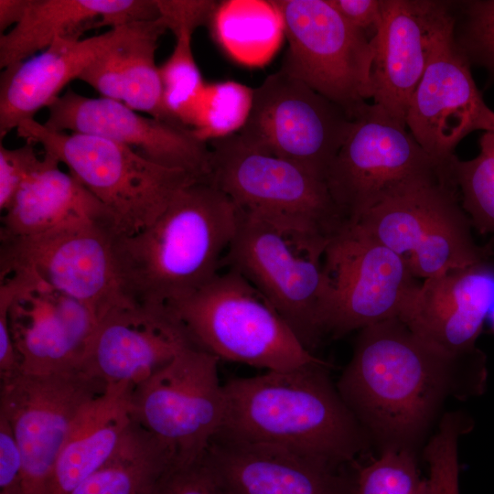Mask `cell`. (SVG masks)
<instances>
[{
  "instance_id": "obj_41",
  "label": "cell",
  "mask_w": 494,
  "mask_h": 494,
  "mask_svg": "<svg viewBox=\"0 0 494 494\" xmlns=\"http://www.w3.org/2000/svg\"><path fill=\"white\" fill-rule=\"evenodd\" d=\"M29 0H0V32L15 27L24 17Z\"/></svg>"
},
{
  "instance_id": "obj_13",
  "label": "cell",
  "mask_w": 494,
  "mask_h": 494,
  "mask_svg": "<svg viewBox=\"0 0 494 494\" xmlns=\"http://www.w3.org/2000/svg\"><path fill=\"white\" fill-rule=\"evenodd\" d=\"M351 122L344 109L281 69L252 89L251 112L238 134L325 179Z\"/></svg>"
},
{
  "instance_id": "obj_24",
  "label": "cell",
  "mask_w": 494,
  "mask_h": 494,
  "mask_svg": "<svg viewBox=\"0 0 494 494\" xmlns=\"http://www.w3.org/2000/svg\"><path fill=\"white\" fill-rule=\"evenodd\" d=\"M157 0H29L24 17L0 35V67L25 60L56 38L158 19Z\"/></svg>"
},
{
  "instance_id": "obj_28",
  "label": "cell",
  "mask_w": 494,
  "mask_h": 494,
  "mask_svg": "<svg viewBox=\"0 0 494 494\" xmlns=\"http://www.w3.org/2000/svg\"><path fill=\"white\" fill-rule=\"evenodd\" d=\"M166 30L160 18L137 22L124 40L123 102L136 112L177 123L169 116L164 107L163 85L159 67L155 61L157 42Z\"/></svg>"
},
{
  "instance_id": "obj_6",
  "label": "cell",
  "mask_w": 494,
  "mask_h": 494,
  "mask_svg": "<svg viewBox=\"0 0 494 494\" xmlns=\"http://www.w3.org/2000/svg\"><path fill=\"white\" fill-rule=\"evenodd\" d=\"M16 130L18 137L40 145L44 153L68 167L110 212L116 234L130 235L146 228L180 188L198 180L101 136L51 130L35 119Z\"/></svg>"
},
{
  "instance_id": "obj_25",
  "label": "cell",
  "mask_w": 494,
  "mask_h": 494,
  "mask_svg": "<svg viewBox=\"0 0 494 494\" xmlns=\"http://www.w3.org/2000/svg\"><path fill=\"white\" fill-rule=\"evenodd\" d=\"M83 220L109 221L114 227L105 207L45 153L39 166L4 211L0 241L35 236Z\"/></svg>"
},
{
  "instance_id": "obj_18",
  "label": "cell",
  "mask_w": 494,
  "mask_h": 494,
  "mask_svg": "<svg viewBox=\"0 0 494 494\" xmlns=\"http://www.w3.org/2000/svg\"><path fill=\"white\" fill-rule=\"evenodd\" d=\"M47 109L43 124L51 130L101 136L161 166L184 171L198 180L208 177L209 143L181 124L144 116L124 102L82 96L71 89Z\"/></svg>"
},
{
  "instance_id": "obj_34",
  "label": "cell",
  "mask_w": 494,
  "mask_h": 494,
  "mask_svg": "<svg viewBox=\"0 0 494 494\" xmlns=\"http://www.w3.org/2000/svg\"><path fill=\"white\" fill-rule=\"evenodd\" d=\"M461 434L452 426L439 428L424 449L428 465L429 494H460L458 442Z\"/></svg>"
},
{
  "instance_id": "obj_4",
  "label": "cell",
  "mask_w": 494,
  "mask_h": 494,
  "mask_svg": "<svg viewBox=\"0 0 494 494\" xmlns=\"http://www.w3.org/2000/svg\"><path fill=\"white\" fill-rule=\"evenodd\" d=\"M207 181L242 212L328 246L348 224L325 179L266 152L238 133L208 142Z\"/></svg>"
},
{
  "instance_id": "obj_42",
  "label": "cell",
  "mask_w": 494,
  "mask_h": 494,
  "mask_svg": "<svg viewBox=\"0 0 494 494\" xmlns=\"http://www.w3.org/2000/svg\"><path fill=\"white\" fill-rule=\"evenodd\" d=\"M490 318H491V323H492V326H493V328H494V306L490 312V315H489Z\"/></svg>"
},
{
  "instance_id": "obj_31",
  "label": "cell",
  "mask_w": 494,
  "mask_h": 494,
  "mask_svg": "<svg viewBox=\"0 0 494 494\" xmlns=\"http://www.w3.org/2000/svg\"><path fill=\"white\" fill-rule=\"evenodd\" d=\"M252 103V89L237 81L206 83L190 129L209 142L238 133L246 123Z\"/></svg>"
},
{
  "instance_id": "obj_15",
  "label": "cell",
  "mask_w": 494,
  "mask_h": 494,
  "mask_svg": "<svg viewBox=\"0 0 494 494\" xmlns=\"http://www.w3.org/2000/svg\"><path fill=\"white\" fill-rule=\"evenodd\" d=\"M113 223L83 220L35 236L1 242L0 273L24 269L88 306L99 319L128 301L113 259Z\"/></svg>"
},
{
  "instance_id": "obj_10",
  "label": "cell",
  "mask_w": 494,
  "mask_h": 494,
  "mask_svg": "<svg viewBox=\"0 0 494 494\" xmlns=\"http://www.w3.org/2000/svg\"><path fill=\"white\" fill-rule=\"evenodd\" d=\"M219 361L190 341L132 391L133 420L168 446L174 463L199 460L220 430L225 397Z\"/></svg>"
},
{
  "instance_id": "obj_29",
  "label": "cell",
  "mask_w": 494,
  "mask_h": 494,
  "mask_svg": "<svg viewBox=\"0 0 494 494\" xmlns=\"http://www.w3.org/2000/svg\"><path fill=\"white\" fill-rule=\"evenodd\" d=\"M478 144L475 158L455 156L450 168L472 226L486 234L494 232V129L483 132Z\"/></svg>"
},
{
  "instance_id": "obj_27",
  "label": "cell",
  "mask_w": 494,
  "mask_h": 494,
  "mask_svg": "<svg viewBox=\"0 0 494 494\" xmlns=\"http://www.w3.org/2000/svg\"><path fill=\"white\" fill-rule=\"evenodd\" d=\"M173 462L168 446L133 420L112 456L69 494H153Z\"/></svg>"
},
{
  "instance_id": "obj_32",
  "label": "cell",
  "mask_w": 494,
  "mask_h": 494,
  "mask_svg": "<svg viewBox=\"0 0 494 494\" xmlns=\"http://www.w3.org/2000/svg\"><path fill=\"white\" fill-rule=\"evenodd\" d=\"M355 479L357 494H429L416 453L407 449L381 451L378 458L358 468Z\"/></svg>"
},
{
  "instance_id": "obj_36",
  "label": "cell",
  "mask_w": 494,
  "mask_h": 494,
  "mask_svg": "<svg viewBox=\"0 0 494 494\" xmlns=\"http://www.w3.org/2000/svg\"><path fill=\"white\" fill-rule=\"evenodd\" d=\"M134 24H133L132 29ZM128 35L96 58L79 77V80L93 87L103 98L121 102H124V50L122 45Z\"/></svg>"
},
{
  "instance_id": "obj_20",
  "label": "cell",
  "mask_w": 494,
  "mask_h": 494,
  "mask_svg": "<svg viewBox=\"0 0 494 494\" xmlns=\"http://www.w3.org/2000/svg\"><path fill=\"white\" fill-rule=\"evenodd\" d=\"M200 459L225 494H357L343 467L275 445L216 435Z\"/></svg>"
},
{
  "instance_id": "obj_1",
  "label": "cell",
  "mask_w": 494,
  "mask_h": 494,
  "mask_svg": "<svg viewBox=\"0 0 494 494\" xmlns=\"http://www.w3.org/2000/svg\"><path fill=\"white\" fill-rule=\"evenodd\" d=\"M337 388L370 443L386 449H417L449 398L484 392L487 360L447 353L399 318L359 330Z\"/></svg>"
},
{
  "instance_id": "obj_38",
  "label": "cell",
  "mask_w": 494,
  "mask_h": 494,
  "mask_svg": "<svg viewBox=\"0 0 494 494\" xmlns=\"http://www.w3.org/2000/svg\"><path fill=\"white\" fill-rule=\"evenodd\" d=\"M219 4L211 0H157L159 18L167 30L209 25Z\"/></svg>"
},
{
  "instance_id": "obj_11",
  "label": "cell",
  "mask_w": 494,
  "mask_h": 494,
  "mask_svg": "<svg viewBox=\"0 0 494 494\" xmlns=\"http://www.w3.org/2000/svg\"><path fill=\"white\" fill-rule=\"evenodd\" d=\"M443 166H447L433 160L404 124L367 103L352 119L325 180L341 216L352 225L391 193Z\"/></svg>"
},
{
  "instance_id": "obj_17",
  "label": "cell",
  "mask_w": 494,
  "mask_h": 494,
  "mask_svg": "<svg viewBox=\"0 0 494 494\" xmlns=\"http://www.w3.org/2000/svg\"><path fill=\"white\" fill-rule=\"evenodd\" d=\"M0 274V310L6 315L22 372L79 369L96 315L27 270Z\"/></svg>"
},
{
  "instance_id": "obj_16",
  "label": "cell",
  "mask_w": 494,
  "mask_h": 494,
  "mask_svg": "<svg viewBox=\"0 0 494 494\" xmlns=\"http://www.w3.org/2000/svg\"><path fill=\"white\" fill-rule=\"evenodd\" d=\"M470 67L455 42L450 3L433 37L405 120L417 143L439 165L448 166L456 146L472 132L494 129V111L485 102Z\"/></svg>"
},
{
  "instance_id": "obj_39",
  "label": "cell",
  "mask_w": 494,
  "mask_h": 494,
  "mask_svg": "<svg viewBox=\"0 0 494 494\" xmlns=\"http://www.w3.org/2000/svg\"><path fill=\"white\" fill-rule=\"evenodd\" d=\"M0 494H25L22 459L6 418L0 414Z\"/></svg>"
},
{
  "instance_id": "obj_23",
  "label": "cell",
  "mask_w": 494,
  "mask_h": 494,
  "mask_svg": "<svg viewBox=\"0 0 494 494\" xmlns=\"http://www.w3.org/2000/svg\"><path fill=\"white\" fill-rule=\"evenodd\" d=\"M133 24L87 38H56L39 55L4 68L0 78L1 140L48 108L70 81L79 79L96 58L123 40Z\"/></svg>"
},
{
  "instance_id": "obj_26",
  "label": "cell",
  "mask_w": 494,
  "mask_h": 494,
  "mask_svg": "<svg viewBox=\"0 0 494 494\" xmlns=\"http://www.w3.org/2000/svg\"><path fill=\"white\" fill-rule=\"evenodd\" d=\"M132 391L124 384L108 385L83 408L59 453L45 494H69L112 456L133 422Z\"/></svg>"
},
{
  "instance_id": "obj_22",
  "label": "cell",
  "mask_w": 494,
  "mask_h": 494,
  "mask_svg": "<svg viewBox=\"0 0 494 494\" xmlns=\"http://www.w3.org/2000/svg\"><path fill=\"white\" fill-rule=\"evenodd\" d=\"M494 306L491 261L424 279L400 318L420 338L454 355L480 352L484 322Z\"/></svg>"
},
{
  "instance_id": "obj_14",
  "label": "cell",
  "mask_w": 494,
  "mask_h": 494,
  "mask_svg": "<svg viewBox=\"0 0 494 494\" xmlns=\"http://www.w3.org/2000/svg\"><path fill=\"white\" fill-rule=\"evenodd\" d=\"M0 382V414L8 421L21 456L25 494H45L77 418L107 386L80 369L21 372Z\"/></svg>"
},
{
  "instance_id": "obj_12",
  "label": "cell",
  "mask_w": 494,
  "mask_h": 494,
  "mask_svg": "<svg viewBox=\"0 0 494 494\" xmlns=\"http://www.w3.org/2000/svg\"><path fill=\"white\" fill-rule=\"evenodd\" d=\"M324 268L331 287L326 337L401 318L421 284L406 261L358 225H347L328 244Z\"/></svg>"
},
{
  "instance_id": "obj_2",
  "label": "cell",
  "mask_w": 494,
  "mask_h": 494,
  "mask_svg": "<svg viewBox=\"0 0 494 494\" xmlns=\"http://www.w3.org/2000/svg\"><path fill=\"white\" fill-rule=\"evenodd\" d=\"M241 210L207 180L180 188L146 228L115 234L113 259L120 289L133 303L168 307L219 274Z\"/></svg>"
},
{
  "instance_id": "obj_40",
  "label": "cell",
  "mask_w": 494,
  "mask_h": 494,
  "mask_svg": "<svg viewBox=\"0 0 494 494\" xmlns=\"http://www.w3.org/2000/svg\"><path fill=\"white\" fill-rule=\"evenodd\" d=\"M328 2L370 40L376 35L382 20L383 0H328Z\"/></svg>"
},
{
  "instance_id": "obj_7",
  "label": "cell",
  "mask_w": 494,
  "mask_h": 494,
  "mask_svg": "<svg viewBox=\"0 0 494 494\" xmlns=\"http://www.w3.org/2000/svg\"><path fill=\"white\" fill-rule=\"evenodd\" d=\"M326 248L241 210L221 264L245 278L312 353L326 338L331 308Z\"/></svg>"
},
{
  "instance_id": "obj_9",
  "label": "cell",
  "mask_w": 494,
  "mask_h": 494,
  "mask_svg": "<svg viewBox=\"0 0 494 494\" xmlns=\"http://www.w3.org/2000/svg\"><path fill=\"white\" fill-rule=\"evenodd\" d=\"M288 42L281 69L351 119L372 98L373 48L328 0H274Z\"/></svg>"
},
{
  "instance_id": "obj_8",
  "label": "cell",
  "mask_w": 494,
  "mask_h": 494,
  "mask_svg": "<svg viewBox=\"0 0 494 494\" xmlns=\"http://www.w3.org/2000/svg\"><path fill=\"white\" fill-rule=\"evenodd\" d=\"M167 309L193 343L220 360L266 370L321 361L240 274L219 273L190 296Z\"/></svg>"
},
{
  "instance_id": "obj_35",
  "label": "cell",
  "mask_w": 494,
  "mask_h": 494,
  "mask_svg": "<svg viewBox=\"0 0 494 494\" xmlns=\"http://www.w3.org/2000/svg\"><path fill=\"white\" fill-rule=\"evenodd\" d=\"M35 145L10 149L0 145V209L5 211L26 179L39 166Z\"/></svg>"
},
{
  "instance_id": "obj_37",
  "label": "cell",
  "mask_w": 494,
  "mask_h": 494,
  "mask_svg": "<svg viewBox=\"0 0 494 494\" xmlns=\"http://www.w3.org/2000/svg\"><path fill=\"white\" fill-rule=\"evenodd\" d=\"M153 494H225L201 459L172 463L160 478Z\"/></svg>"
},
{
  "instance_id": "obj_3",
  "label": "cell",
  "mask_w": 494,
  "mask_h": 494,
  "mask_svg": "<svg viewBox=\"0 0 494 494\" xmlns=\"http://www.w3.org/2000/svg\"><path fill=\"white\" fill-rule=\"evenodd\" d=\"M325 360L228 381L222 437L275 445L338 467L371 444ZM215 435V436H216Z\"/></svg>"
},
{
  "instance_id": "obj_21",
  "label": "cell",
  "mask_w": 494,
  "mask_h": 494,
  "mask_svg": "<svg viewBox=\"0 0 494 494\" xmlns=\"http://www.w3.org/2000/svg\"><path fill=\"white\" fill-rule=\"evenodd\" d=\"M451 1L383 0L382 20L370 39L373 103L406 125L411 97L427 65L435 32Z\"/></svg>"
},
{
  "instance_id": "obj_30",
  "label": "cell",
  "mask_w": 494,
  "mask_h": 494,
  "mask_svg": "<svg viewBox=\"0 0 494 494\" xmlns=\"http://www.w3.org/2000/svg\"><path fill=\"white\" fill-rule=\"evenodd\" d=\"M195 31L188 27L171 31L176 38L174 49L159 67L164 107L174 121L188 128L206 85L192 52Z\"/></svg>"
},
{
  "instance_id": "obj_5",
  "label": "cell",
  "mask_w": 494,
  "mask_h": 494,
  "mask_svg": "<svg viewBox=\"0 0 494 494\" xmlns=\"http://www.w3.org/2000/svg\"><path fill=\"white\" fill-rule=\"evenodd\" d=\"M402 256L416 278L491 261L493 243H476L450 165L413 180L356 223Z\"/></svg>"
},
{
  "instance_id": "obj_33",
  "label": "cell",
  "mask_w": 494,
  "mask_h": 494,
  "mask_svg": "<svg viewBox=\"0 0 494 494\" xmlns=\"http://www.w3.org/2000/svg\"><path fill=\"white\" fill-rule=\"evenodd\" d=\"M451 12L456 46L494 80V0L451 1Z\"/></svg>"
},
{
  "instance_id": "obj_19",
  "label": "cell",
  "mask_w": 494,
  "mask_h": 494,
  "mask_svg": "<svg viewBox=\"0 0 494 494\" xmlns=\"http://www.w3.org/2000/svg\"><path fill=\"white\" fill-rule=\"evenodd\" d=\"M190 341L166 307L124 301L98 319L79 369L106 386L134 389Z\"/></svg>"
}]
</instances>
